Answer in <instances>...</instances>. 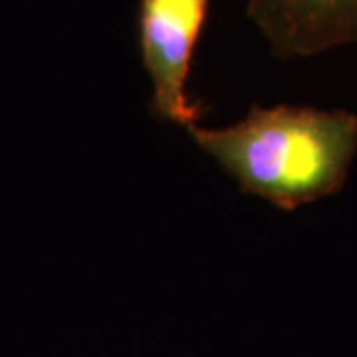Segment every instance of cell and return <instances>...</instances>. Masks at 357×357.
Returning <instances> with one entry per match:
<instances>
[{
    "mask_svg": "<svg viewBox=\"0 0 357 357\" xmlns=\"http://www.w3.org/2000/svg\"><path fill=\"white\" fill-rule=\"evenodd\" d=\"M211 0H139L137 40L151 84V114L185 129L203 117L189 91L192 58L203 36Z\"/></svg>",
    "mask_w": 357,
    "mask_h": 357,
    "instance_id": "obj_2",
    "label": "cell"
},
{
    "mask_svg": "<svg viewBox=\"0 0 357 357\" xmlns=\"http://www.w3.org/2000/svg\"><path fill=\"white\" fill-rule=\"evenodd\" d=\"M238 189L296 211L335 195L357 153V115L307 105H252L227 128L187 129Z\"/></svg>",
    "mask_w": 357,
    "mask_h": 357,
    "instance_id": "obj_1",
    "label": "cell"
},
{
    "mask_svg": "<svg viewBox=\"0 0 357 357\" xmlns=\"http://www.w3.org/2000/svg\"><path fill=\"white\" fill-rule=\"evenodd\" d=\"M246 13L282 60L357 44V0H246Z\"/></svg>",
    "mask_w": 357,
    "mask_h": 357,
    "instance_id": "obj_3",
    "label": "cell"
}]
</instances>
